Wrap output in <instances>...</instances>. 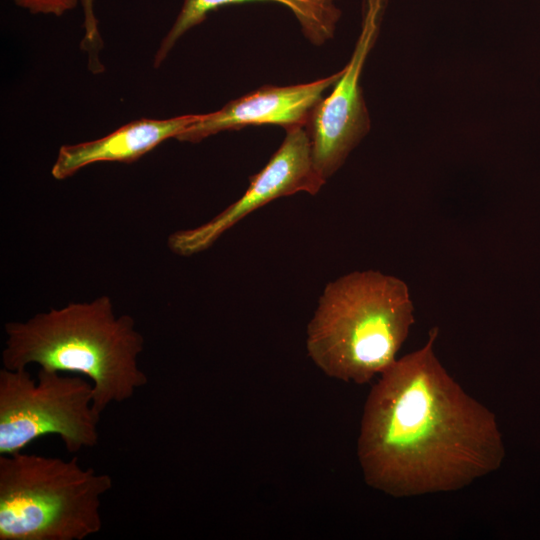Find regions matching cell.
Here are the masks:
<instances>
[{
  "label": "cell",
  "mask_w": 540,
  "mask_h": 540,
  "mask_svg": "<svg viewBox=\"0 0 540 540\" xmlns=\"http://www.w3.org/2000/svg\"><path fill=\"white\" fill-rule=\"evenodd\" d=\"M426 344L397 359L367 397L357 442L365 482L393 497L449 492L496 471V416L467 394Z\"/></svg>",
  "instance_id": "1"
},
{
  "label": "cell",
  "mask_w": 540,
  "mask_h": 540,
  "mask_svg": "<svg viewBox=\"0 0 540 540\" xmlns=\"http://www.w3.org/2000/svg\"><path fill=\"white\" fill-rule=\"evenodd\" d=\"M2 364L6 369L39 368L87 378L94 409L101 415L112 403L131 399L148 382L138 358L144 338L130 315H116L103 295L8 322Z\"/></svg>",
  "instance_id": "2"
},
{
  "label": "cell",
  "mask_w": 540,
  "mask_h": 540,
  "mask_svg": "<svg viewBox=\"0 0 540 540\" xmlns=\"http://www.w3.org/2000/svg\"><path fill=\"white\" fill-rule=\"evenodd\" d=\"M413 311L401 279L375 270L343 275L318 300L307 326L308 355L329 377L367 383L397 360Z\"/></svg>",
  "instance_id": "3"
},
{
  "label": "cell",
  "mask_w": 540,
  "mask_h": 540,
  "mask_svg": "<svg viewBox=\"0 0 540 540\" xmlns=\"http://www.w3.org/2000/svg\"><path fill=\"white\" fill-rule=\"evenodd\" d=\"M107 473L64 460L18 452L0 455V540H84L103 526Z\"/></svg>",
  "instance_id": "4"
},
{
  "label": "cell",
  "mask_w": 540,
  "mask_h": 540,
  "mask_svg": "<svg viewBox=\"0 0 540 540\" xmlns=\"http://www.w3.org/2000/svg\"><path fill=\"white\" fill-rule=\"evenodd\" d=\"M94 390L85 377L39 368L34 379L27 368L0 370V455L15 454L33 441L57 435L76 453L99 441L101 415L94 409Z\"/></svg>",
  "instance_id": "5"
},
{
  "label": "cell",
  "mask_w": 540,
  "mask_h": 540,
  "mask_svg": "<svg viewBox=\"0 0 540 540\" xmlns=\"http://www.w3.org/2000/svg\"><path fill=\"white\" fill-rule=\"evenodd\" d=\"M387 3L388 0H362L361 31L351 58L331 93L316 104L304 126L314 167L325 182L342 167L370 129L360 78L377 40Z\"/></svg>",
  "instance_id": "6"
},
{
  "label": "cell",
  "mask_w": 540,
  "mask_h": 540,
  "mask_svg": "<svg viewBox=\"0 0 540 540\" xmlns=\"http://www.w3.org/2000/svg\"><path fill=\"white\" fill-rule=\"evenodd\" d=\"M286 135L267 164L250 179L244 194L211 220L173 232L168 246L175 254L191 256L212 246L226 231L251 212L284 196L299 192L316 194L326 183L317 173L304 126L285 130Z\"/></svg>",
  "instance_id": "7"
},
{
  "label": "cell",
  "mask_w": 540,
  "mask_h": 540,
  "mask_svg": "<svg viewBox=\"0 0 540 540\" xmlns=\"http://www.w3.org/2000/svg\"><path fill=\"white\" fill-rule=\"evenodd\" d=\"M343 73L288 86L265 85L229 101L217 111L200 114L199 119L176 139L197 143L219 132L248 126L278 125L285 130L305 126L312 110Z\"/></svg>",
  "instance_id": "8"
},
{
  "label": "cell",
  "mask_w": 540,
  "mask_h": 540,
  "mask_svg": "<svg viewBox=\"0 0 540 540\" xmlns=\"http://www.w3.org/2000/svg\"><path fill=\"white\" fill-rule=\"evenodd\" d=\"M199 117L200 114H188L167 119L143 118L127 123L99 139L63 145L51 174L57 180H64L97 162L131 163L162 142L176 139Z\"/></svg>",
  "instance_id": "9"
},
{
  "label": "cell",
  "mask_w": 540,
  "mask_h": 540,
  "mask_svg": "<svg viewBox=\"0 0 540 540\" xmlns=\"http://www.w3.org/2000/svg\"><path fill=\"white\" fill-rule=\"evenodd\" d=\"M340 0H184L180 11L154 56L158 68L177 41L192 28L203 23L208 15L221 7L246 2H272L286 7L296 18L303 36L314 46H322L335 36L342 11Z\"/></svg>",
  "instance_id": "10"
},
{
  "label": "cell",
  "mask_w": 540,
  "mask_h": 540,
  "mask_svg": "<svg viewBox=\"0 0 540 540\" xmlns=\"http://www.w3.org/2000/svg\"><path fill=\"white\" fill-rule=\"evenodd\" d=\"M15 5L34 15L61 17L82 0H12Z\"/></svg>",
  "instance_id": "11"
},
{
  "label": "cell",
  "mask_w": 540,
  "mask_h": 540,
  "mask_svg": "<svg viewBox=\"0 0 540 540\" xmlns=\"http://www.w3.org/2000/svg\"><path fill=\"white\" fill-rule=\"evenodd\" d=\"M93 2L94 0H82L84 8L85 39L87 41H95L100 38L96 17L94 15Z\"/></svg>",
  "instance_id": "12"
}]
</instances>
